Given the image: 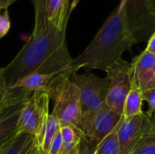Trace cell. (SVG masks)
<instances>
[{
  "label": "cell",
  "mask_w": 155,
  "mask_h": 154,
  "mask_svg": "<svg viewBox=\"0 0 155 154\" xmlns=\"http://www.w3.org/2000/svg\"><path fill=\"white\" fill-rule=\"evenodd\" d=\"M139 88L142 91L155 88V64L151 71L141 80L139 84Z\"/></svg>",
  "instance_id": "21"
},
{
  "label": "cell",
  "mask_w": 155,
  "mask_h": 154,
  "mask_svg": "<svg viewBox=\"0 0 155 154\" xmlns=\"http://www.w3.org/2000/svg\"><path fill=\"white\" fill-rule=\"evenodd\" d=\"M123 117L105 103L98 111L82 115L77 127L82 131L85 139L96 146L117 127Z\"/></svg>",
  "instance_id": "7"
},
{
  "label": "cell",
  "mask_w": 155,
  "mask_h": 154,
  "mask_svg": "<svg viewBox=\"0 0 155 154\" xmlns=\"http://www.w3.org/2000/svg\"><path fill=\"white\" fill-rule=\"evenodd\" d=\"M10 25L11 24L7 9L0 11V39L8 33Z\"/></svg>",
  "instance_id": "22"
},
{
  "label": "cell",
  "mask_w": 155,
  "mask_h": 154,
  "mask_svg": "<svg viewBox=\"0 0 155 154\" xmlns=\"http://www.w3.org/2000/svg\"><path fill=\"white\" fill-rule=\"evenodd\" d=\"M23 103L8 105L0 113V150L16 134L17 121Z\"/></svg>",
  "instance_id": "11"
},
{
  "label": "cell",
  "mask_w": 155,
  "mask_h": 154,
  "mask_svg": "<svg viewBox=\"0 0 155 154\" xmlns=\"http://www.w3.org/2000/svg\"><path fill=\"white\" fill-rule=\"evenodd\" d=\"M67 44L66 28H59L47 22L35 25L33 33L2 73L8 89L34 73L73 75Z\"/></svg>",
  "instance_id": "1"
},
{
  "label": "cell",
  "mask_w": 155,
  "mask_h": 154,
  "mask_svg": "<svg viewBox=\"0 0 155 154\" xmlns=\"http://www.w3.org/2000/svg\"><path fill=\"white\" fill-rule=\"evenodd\" d=\"M60 133L63 140L61 154H72L79 149L81 142L85 138L82 131L73 124L63 125L60 128Z\"/></svg>",
  "instance_id": "12"
},
{
  "label": "cell",
  "mask_w": 155,
  "mask_h": 154,
  "mask_svg": "<svg viewBox=\"0 0 155 154\" xmlns=\"http://www.w3.org/2000/svg\"><path fill=\"white\" fill-rule=\"evenodd\" d=\"M143 102V99L142 90L138 86L133 84L132 89L130 90L124 101L123 116L124 118H129L142 113Z\"/></svg>",
  "instance_id": "15"
},
{
  "label": "cell",
  "mask_w": 155,
  "mask_h": 154,
  "mask_svg": "<svg viewBox=\"0 0 155 154\" xmlns=\"http://www.w3.org/2000/svg\"><path fill=\"white\" fill-rule=\"evenodd\" d=\"M153 6H154V10H155V0H153Z\"/></svg>",
  "instance_id": "27"
},
{
  "label": "cell",
  "mask_w": 155,
  "mask_h": 154,
  "mask_svg": "<svg viewBox=\"0 0 155 154\" xmlns=\"http://www.w3.org/2000/svg\"><path fill=\"white\" fill-rule=\"evenodd\" d=\"M33 139V136L26 133L15 134V137L0 150V154H20Z\"/></svg>",
  "instance_id": "18"
},
{
  "label": "cell",
  "mask_w": 155,
  "mask_h": 154,
  "mask_svg": "<svg viewBox=\"0 0 155 154\" xmlns=\"http://www.w3.org/2000/svg\"><path fill=\"white\" fill-rule=\"evenodd\" d=\"M96 146L88 142L85 138L81 142L77 154H95Z\"/></svg>",
  "instance_id": "23"
},
{
  "label": "cell",
  "mask_w": 155,
  "mask_h": 154,
  "mask_svg": "<svg viewBox=\"0 0 155 154\" xmlns=\"http://www.w3.org/2000/svg\"><path fill=\"white\" fill-rule=\"evenodd\" d=\"M105 72L108 79L105 103L111 110L123 115L124 101L133 86L132 64L120 58L110 64Z\"/></svg>",
  "instance_id": "5"
},
{
  "label": "cell",
  "mask_w": 155,
  "mask_h": 154,
  "mask_svg": "<svg viewBox=\"0 0 155 154\" xmlns=\"http://www.w3.org/2000/svg\"><path fill=\"white\" fill-rule=\"evenodd\" d=\"M131 154H155V118H151V123L145 133Z\"/></svg>",
  "instance_id": "16"
},
{
  "label": "cell",
  "mask_w": 155,
  "mask_h": 154,
  "mask_svg": "<svg viewBox=\"0 0 155 154\" xmlns=\"http://www.w3.org/2000/svg\"><path fill=\"white\" fill-rule=\"evenodd\" d=\"M70 0H33L35 6V25L46 22L59 28H66L69 17Z\"/></svg>",
  "instance_id": "10"
},
{
  "label": "cell",
  "mask_w": 155,
  "mask_h": 154,
  "mask_svg": "<svg viewBox=\"0 0 155 154\" xmlns=\"http://www.w3.org/2000/svg\"><path fill=\"white\" fill-rule=\"evenodd\" d=\"M142 94L143 101H146L148 103V111L146 114L152 118V116L155 113V88L142 91Z\"/></svg>",
  "instance_id": "19"
},
{
  "label": "cell",
  "mask_w": 155,
  "mask_h": 154,
  "mask_svg": "<svg viewBox=\"0 0 155 154\" xmlns=\"http://www.w3.org/2000/svg\"><path fill=\"white\" fill-rule=\"evenodd\" d=\"M151 118L143 112L140 114L123 117L117 129L120 154H131L145 133Z\"/></svg>",
  "instance_id": "9"
},
{
  "label": "cell",
  "mask_w": 155,
  "mask_h": 154,
  "mask_svg": "<svg viewBox=\"0 0 155 154\" xmlns=\"http://www.w3.org/2000/svg\"><path fill=\"white\" fill-rule=\"evenodd\" d=\"M131 64L133 69V84L139 87L141 80L154 66L155 55L144 50L142 54L136 56Z\"/></svg>",
  "instance_id": "13"
},
{
  "label": "cell",
  "mask_w": 155,
  "mask_h": 154,
  "mask_svg": "<svg viewBox=\"0 0 155 154\" xmlns=\"http://www.w3.org/2000/svg\"><path fill=\"white\" fill-rule=\"evenodd\" d=\"M15 1L17 0H0V11L7 9L8 6H10Z\"/></svg>",
  "instance_id": "26"
},
{
  "label": "cell",
  "mask_w": 155,
  "mask_h": 154,
  "mask_svg": "<svg viewBox=\"0 0 155 154\" xmlns=\"http://www.w3.org/2000/svg\"><path fill=\"white\" fill-rule=\"evenodd\" d=\"M125 17L137 43L147 40L155 31L153 0H125Z\"/></svg>",
  "instance_id": "8"
},
{
  "label": "cell",
  "mask_w": 155,
  "mask_h": 154,
  "mask_svg": "<svg viewBox=\"0 0 155 154\" xmlns=\"http://www.w3.org/2000/svg\"><path fill=\"white\" fill-rule=\"evenodd\" d=\"M145 50L152 53V54H153L155 55V31L153 32V34L151 35V37L149 38L148 44H147V47H146Z\"/></svg>",
  "instance_id": "25"
},
{
  "label": "cell",
  "mask_w": 155,
  "mask_h": 154,
  "mask_svg": "<svg viewBox=\"0 0 155 154\" xmlns=\"http://www.w3.org/2000/svg\"><path fill=\"white\" fill-rule=\"evenodd\" d=\"M71 76L58 75L47 90L50 100L54 103L52 113L58 119L61 126L67 124L77 126L82 116L79 90Z\"/></svg>",
  "instance_id": "3"
},
{
  "label": "cell",
  "mask_w": 155,
  "mask_h": 154,
  "mask_svg": "<svg viewBox=\"0 0 155 154\" xmlns=\"http://www.w3.org/2000/svg\"><path fill=\"white\" fill-rule=\"evenodd\" d=\"M50 97L45 91L34 92L24 103L19 113L16 134L26 133L35 141L42 136L48 116Z\"/></svg>",
  "instance_id": "4"
},
{
  "label": "cell",
  "mask_w": 155,
  "mask_h": 154,
  "mask_svg": "<svg viewBox=\"0 0 155 154\" xmlns=\"http://www.w3.org/2000/svg\"><path fill=\"white\" fill-rule=\"evenodd\" d=\"M152 117H154V118H155V113L153 114V116H152Z\"/></svg>",
  "instance_id": "29"
},
{
  "label": "cell",
  "mask_w": 155,
  "mask_h": 154,
  "mask_svg": "<svg viewBox=\"0 0 155 154\" xmlns=\"http://www.w3.org/2000/svg\"><path fill=\"white\" fill-rule=\"evenodd\" d=\"M20 154H38L37 144H36L35 138L26 145V147L23 150V152Z\"/></svg>",
  "instance_id": "24"
},
{
  "label": "cell",
  "mask_w": 155,
  "mask_h": 154,
  "mask_svg": "<svg viewBox=\"0 0 155 154\" xmlns=\"http://www.w3.org/2000/svg\"><path fill=\"white\" fill-rule=\"evenodd\" d=\"M118 125L112 133H110L96 145L95 154H120L119 142L117 136Z\"/></svg>",
  "instance_id": "17"
},
{
  "label": "cell",
  "mask_w": 155,
  "mask_h": 154,
  "mask_svg": "<svg viewBox=\"0 0 155 154\" xmlns=\"http://www.w3.org/2000/svg\"><path fill=\"white\" fill-rule=\"evenodd\" d=\"M78 150H79V149H78ZM77 152H78V151H77L76 152H74V153H72V154H77Z\"/></svg>",
  "instance_id": "28"
},
{
  "label": "cell",
  "mask_w": 155,
  "mask_h": 154,
  "mask_svg": "<svg viewBox=\"0 0 155 154\" xmlns=\"http://www.w3.org/2000/svg\"><path fill=\"white\" fill-rule=\"evenodd\" d=\"M60 128L61 124L58 119L53 113H50L42 136L39 140L35 141L38 154H48L51 144L56 134L60 132Z\"/></svg>",
  "instance_id": "14"
},
{
  "label": "cell",
  "mask_w": 155,
  "mask_h": 154,
  "mask_svg": "<svg viewBox=\"0 0 155 154\" xmlns=\"http://www.w3.org/2000/svg\"><path fill=\"white\" fill-rule=\"evenodd\" d=\"M71 79L79 90L82 115L98 111L105 105L108 92L106 77L100 78L93 74H75Z\"/></svg>",
  "instance_id": "6"
},
{
  "label": "cell",
  "mask_w": 155,
  "mask_h": 154,
  "mask_svg": "<svg viewBox=\"0 0 155 154\" xmlns=\"http://www.w3.org/2000/svg\"><path fill=\"white\" fill-rule=\"evenodd\" d=\"M138 44L132 34L125 17V0H121L117 8L108 17L96 35L76 58L73 59L74 74L80 69L104 70L122 58L125 51H130Z\"/></svg>",
  "instance_id": "2"
},
{
  "label": "cell",
  "mask_w": 155,
  "mask_h": 154,
  "mask_svg": "<svg viewBox=\"0 0 155 154\" xmlns=\"http://www.w3.org/2000/svg\"><path fill=\"white\" fill-rule=\"evenodd\" d=\"M8 105H11L8 101V88L2 73V68H0V113Z\"/></svg>",
  "instance_id": "20"
}]
</instances>
